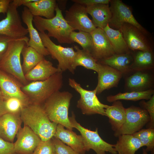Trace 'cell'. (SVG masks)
Returning a JSON list of instances; mask_svg holds the SVG:
<instances>
[{
    "instance_id": "6da1fadb",
    "label": "cell",
    "mask_w": 154,
    "mask_h": 154,
    "mask_svg": "<svg viewBox=\"0 0 154 154\" xmlns=\"http://www.w3.org/2000/svg\"><path fill=\"white\" fill-rule=\"evenodd\" d=\"M20 116L24 125L30 127L42 141L54 137L58 124L50 120L42 105L30 104L22 109Z\"/></svg>"
},
{
    "instance_id": "7a4b0ae2",
    "label": "cell",
    "mask_w": 154,
    "mask_h": 154,
    "mask_svg": "<svg viewBox=\"0 0 154 154\" xmlns=\"http://www.w3.org/2000/svg\"><path fill=\"white\" fill-rule=\"evenodd\" d=\"M55 12V16L51 19L34 17L33 22L34 25L40 32L47 31V34L49 37L56 38L60 43H73L70 38V35L75 30L67 23L58 4Z\"/></svg>"
},
{
    "instance_id": "3957f363",
    "label": "cell",
    "mask_w": 154,
    "mask_h": 154,
    "mask_svg": "<svg viewBox=\"0 0 154 154\" xmlns=\"http://www.w3.org/2000/svg\"><path fill=\"white\" fill-rule=\"evenodd\" d=\"M63 84L62 72H58L46 80L30 82L21 89L31 104L42 105L52 95L60 91Z\"/></svg>"
},
{
    "instance_id": "277c9868",
    "label": "cell",
    "mask_w": 154,
    "mask_h": 154,
    "mask_svg": "<svg viewBox=\"0 0 154 154\" xmlns=\"http://www.w3.org/2000/svg\"><path fill=\"white\" fill-rule=\"evenodd\" d=\"M72 94L67 91L55 93L42 105L50 120L72 130L73 127L68 116V110Z\"/></svg>"
},
{
    "instance_id": "5b68a950",
    "label": "cell",
    "mask_w": 154,
    "mask_h": 154,
    "mask_svg": "<svg viewBox=\"0 0 154 154\" xmlns=\"http://www.w3.org/2000/svg\"><path fill=\"white\" fill-rule=\"evenodd\" d=\"M29 38L26 36L11 41L7 50L0 61V69L13 76L23 85L29 82L25 78L21 61V55Z\"/></svg>"
},
{
    "instance_id": "8992f818",
    "label": "cell",
    "mask_w": 154,
    "mask_h": 154,
    "mask_svg": "<svg viewBox=\"0 0 154 154\" xmlns=\"http://www.w3.org/2000/svg\"><path fill=\"white\" fill-rule=\"evenodd\" d=\"M40 36L44 47L52 59L57 60V68L60 72L68 70L74 72V64L76 52L73 47H64L54 43L45 32H40Z\"/></svg>"
},
{
    "instance_id": "52a82bcc",
    "label": "cell",
    "mask_w": 154,
    "mask_h": 154,
    "mask_svg": "<svg viewBox=\"0 0 154 154\" xmlns=\"http://www.w3.org/2000/svg\"><path fill=\"white\" fill-rule=\"evenodd\" d=\"M68 82L69 86L80 95V98L77 102V107L81 110L83 114H98L106 116L105 110L109 106L100 101L96 96L95 88L92 90H86L72 78H69Z\"/></svg>"
},
{
    "instance_id": "ba28073f",
    "label": "cell",
    "mask_w": 154,
    "mask_h": 154,
    "mask_svg": "<svg viewBox=\"0 0 154 154\" xmlns=\"http://www.w3.org/2000/svg\"><path fill=\"white\" fill-rule=\"evenodd\" d=\"M75 117L74 114L72 112L71 116L69 117L70 121L73 128L77 129L81 134L84 140L86 151L92 149L96 154H106V152L111 154H117L114 145L106 142L100 136L98 128L95 131L86 128L77 121Z\"/></svg>"
},
{
    "instance_id": "9c48e42d",
    "label": "cell",
    "mask_w": 154,
    "mask_h": 154,
    "mask_svg": "<svg viewBox=\"0 0 154 154\" xmlns=\"http://www.w3.org/2000/svg\"><path fill=\"white\" fill-rule=\"evenodd\" d=\"M119 29L131 51H153L154 43L150 34H146L134 26L128 23L123 24Z\"/></svg>"
},
{
    "instance_id": "30bf717a",
    "label": "cell",
    "mask_w": 154,
    "mask_h": 154,
    "mask_svg": "<svg viewBox=\"0 0 154 154\" xmlns=\"http://www.w3.org/2000/svg\"><path fill=\"white\" fill-rule=\"evenodd\" d=\"M109 4L112 15L108 25L111 28L119 29L123 24L128 23L134 26L146 34H150L137 22L130 8L122 1L110 0Z\"/></svg>"
},
{
    "instance_id": "8fae6325",
    "label": "cell",
    "mask_w": 154,
    "mask_h": 154,
    "mask_svg": "<svg viewBox=\"0 0 154 154\" xmlns=\"http://www.w3.org/2000/svg\"><path fill=\"white\" fill-rule=\"evenodd\" d=\"M125 121L120 129L115 132L116 137L123 134L132 135L141 129L150 121V117L144 109L132 106L126 108Z\"/></svg>"
},
{
    "instance_id": "7c38bea8",
    "label": "cell",
    "mask_w": 154,
    "mask_h": 154,
    "mask_svg": "<svg viewBox=\"0 0 154 154\" xmlns=\"http://www.w3.org/2000/svg\"><path fill=\"white\" fill-rule=\"evenodd\" d=\"M12 2L6 17L0 21V34L14 38H22L28 33V30L23 25L17 7Z\"/></svg>"
},
{
    "instance_id": "4fadbf2b",
    "label": "cell",
    "mask_w": 154,
    "mask_h": 154,
    "mask_svg": "<svg viewBox=\"0 0 154 154\" xmlns=\"http://www.w3.org/2000/svg\"><path fill=\"white\" fill-rule=\"evenodd\" d=\"M64 18L75 30L90 33L96 28L88 17L86 6L82 4L74 3L66 11Z\"/></svg>"
},
{
    "instance_id": "5bb4252c",
    "label": "cell",
    "mask_w": 154,
    "mask_h": 154,
    "mask_svg": "<svg viewBox=\"0 0 154 154\" xmlns=\"http://www.w3.org/2000/svg\"><path fill=\"white\" fill-rule=\"evenodd\" d=\"M23 86L13 76L0 69V88L3 99L15 98L26 106L30 104L28 97L21 90Z\"/></svg>"
},
{
    "instance_id": "9a60e30c",
    "label": "cell",
    "mask_w": 154,
    "mask_h": 154,
    "mask_svg": "<svg viewBox=\"0 0 154 154\" xmlns=\"http://www.w3.org/2000/svg\"><path fill=\"white\" fill-rule=\"evenodd\" d=\"M17 139L14 143L17 154H33L41 140L30 127L24 125L17 135Z\"/></svg>"
},
{
    "instance_id": "2e32d148",
    "label": "cell",
    "mask_w": 154,
    "mask_h": 154,
    "mask_svg": "<svg viewBox=\"0 0 154 154\" xmlns=\"http://www.w3.org/2000/svg\"><path fill=\"white\" fill-rule=\"evenodd\" d=\"M90 34L93 42L91 54L98 62L115 54L103 30L96 28Z\"/></svg>"
},
{
    "instance_id": "e0dca14e",
    "label": "cell",
    "mask_w": 154,
    "mask_h": 154,
    "mask_svg": "<svg viewBox=\"0 0 154 154\" xmlns=\"http://www.w3.org/2000/svg\"><path fill=\"white\" fill-rule=\"evenodd\" d=\"M21 114L6 113L0 117V137L6 141L13 143L21 127Z\"/></svg>"
},
{
    "instance_id": "ac0fdd59",
    "label": "cell",
    "mask_w": 154,
    "mask_h": 154,
    "mask_svg": "<svg viewBox=\"0 0 154 154\" xmlns=\"http://www.w3.org/2000/svg\"><path fill=\"white\" fill-rule=\"evenodd\" d=\"M97 73L98 82L95 88L97 94H100L105 90L116 87L123 75L118 70L102 64Z\"/></svg>"
},
{
    "instance_id": "d6986e66",
    "label": "cell",
    "mask_w": 154,
    "mask_h": 154,
    "mask_svg": "<svg viewBox=\"0 0 154 154\" xmlns=\"http://www.w3.org/2000/svg\"><path fill=\"white\" fill-rule=\"evenodd\" d=\"M33 17L28 9L24 6L22 11L21 17L23 22L27 26L29 35L30 38L27 45L44 56L48 55L50 54L43 45L39 33L33 26Z\"/></svg>"
},
{
    "instance_id": "ffe728a7",
    "label": "cell",
    "mask_w": 154,
    "mask_h": 154,
    "mask_svg": "<svg viewBox=\"0 0 154 154\" xmlns=\"http://www.w3.org/2000/svg\"><path fill=\"white\" fill-rule=\"evenodd\" d=\"M54 137L60 140L76 151L85 154L84 140L81 135H78L72 130L65 129L62 125L58 124Z\"/></svg>"
},
{
    "instance_id": "44dd1931",
    "label": "cell",
    "mask_w": 154,
    "mask_h": 154,
    "mask_svg": "<svg viewBox=\"0 0 154 154\" xmlns=\"http://www.w3.org/2000/svg\"><path fill=\"white\" fill-rule=\"evenodd\" d=\"M59 71L51 62L45 58L25 75L29 82L46 80Z\"/></svg>"
},
{
    "instance_id": "7402d4cb",
    "label": "cell",
    "mask_w": 154,
    "mask_h": 154,
    "mask_svg": "<svg viewBox=\"0 0 154 154\" xmlns=\"http://www.w3.org/2000/svg\"><path fill=\"white\" fill-rule=\"evenodd\" d=\"M57 4L55 0H36L23 6L28 9L34 17H43L50 19L55 16Z\"/></svg>"
},
{
    "instance_id": "603a6c76",
    "label": "cell",
    "mask_w": 154,
    "mask_h": 154,
    "mask_svg": "<svg viewBox=\"0 0 154 154\" xmlns=\"http://www.w3.org/2000/svg\"><path fill=\"white\" fill-rule=\"evenodd\" d=\"M133 60V52L130 50L124 54H115L98 62L108 65L123 74L131 71V68Z\"/></svg>"
},
{
    "instance_id": "cb8c5ba5",
    "label": "cell",
    "mask_w": 154,
    "mask_h": 154,
    "mask_svg": "<svg viewBox=\"0 0 154 154\" xmlns=\"http://www.w3.org/2000/svg\"><path fill=\"white\" fill-rule=\"evenodd\" d=\"M87 12L92 18L96 28L103 30L108 24L111 17L109 4H98L86 6Z\"/></svg>"
},
{
    "instance_id": "d4e9b609",
    "label": "cell",
    "mask_w": 154,
    "mask_h": 154,
    "mask_svg": "<svg viewBox=\"0 0 154 154\" xmlns=\"http://www.w3.org/2000/svg\"><path fill=\"white\" fill-rule=\"evenodd\" d=\"M126 108L121 102L117 100L105 110L106 116L109 119L112 128L115 132L118 131L124 123L126 118Z\"/></svg>"
},
{
    "instance_id": "484cf974",
    "label": "cell",
    "mask_w": 154,
    "mask_h": 154,
    "mask_svg": "<svg viewBox=\"0 0 154 154\" xmlns=\"http://www.w3.org/2000/svg\"><path fill=\"white\" fill-rule=\"evenodd\" d=\"M118 137L114 147L118 154H135L143 146L139 140L132 135H122Z\"/></svg>"
},
{
    "instance_id": "4316f807",
    "label": "cell",
    "mask_w": 154,
    "mask_h": 154,
    "mask_svg": "<svg viewBox=\"0 0 154 154\" xmlns=\"http://www.w3.org/2000/svg\"><path fill=\"white\" fill-rule=\"evenodd\" d=\"M151 84V78L148 73L137 71L127 78L125 86L130 92L141 91L149 90L147 88Z\"/></svg>"
},
{
    "instance_id": "83f0119b",
    "label": "cell",
    "mask_w": 154,
    "mask_h": 154,
    "mask_svg": "<svg viewBox=\"0 0 154 154\" xmlns=\"http://www.w3.org/2000/svg\"><path fill=\"white\" fill-rule=\"evenodd\" d=\"M132 52L133 60L131 70L143 71L153 68L154 64L153 51L136 50Z\"/></svg>"
},
{
    "instance_id": "f1b7e54d",
    "label": "cell",
    "mask_w": 154,
    "mask_h": 154,
    "mask_svg": "<svg viewBox=\"0 0 154 154\" xmlns=\"http://www.w3.org/2000/svg\"><path fill=\"white\" fill-rule=\"evenodd\" d=\"M103 30L115 54H124L130 51L127 45L122 33L120 29L116 30L113 29L109 26L108 24Z\"/></svg>"
},
{
    "instance_id": "f546056e",
    "label": "cell",
    "mask_w": 154,
    "mask_h": 154,
    "mask_svg": "<svg viewBox=\"0 0 154 154\" xmlns=\"http://www.w3.org/2000/svg\"><path fill=\"white\" fill-rule=\"evenodd\" d=\"M74 47L76 52L73 66L74 69L75 70L77 67L81 66L97 72L101 64L93 57L90 53L80 49L78 46L74 45Z\"/></svg>"
},
{
    "instance_id": "4dcf8cb0",
    "label": "cell",
    "mask_w": 154,
    "mask_h": 154,
    "mask_svg": "<svg viewBox=\"0 0 154 154\" xmlns=\"http://www.w3.org/2000/svg\"><path fill=\"white\" fill-rule=\"evenodd\" d=\"M21 54L23 58L22 68L24 75L44 58V56L27 44L23 48Z\"/></svg>"
},
{
    "instance_id": "1f68e13d",
    "label": "cell",
    "mask_w": 154,
    "mask_h": 154,
    "mask_svg": "<svg viewBox=\"0 0 154 154\" xmlns=\"http://www.w3.org/2000/svg\"><path fill=\"white\" fill-rule=\"evenodd\" d=\"M153 94L154 90L150 89L141 91L120 92L115 95L108 96L106 99L109 102H113L120 100L137 101L141 100H149Z\"/></svg>"
},
{
    "instance_id": "d6a6232c",
    "label": "cell",
    "mask_w": 154,
    "mask_h": 154,
    "mask_svg": "<svg viewBox=\"0 0 154 154\" xmlns=\"http://www.w3.org/2000/svg\"><path fill=\"white\" fill-rule=\"evenodd\" d=\"M70 38L73 42L77 43L81 46L83 50L91 54L93 42L90 33L82 31L76 32L74 31L71 33Z\"/></svg>"
},
{
    "instance_id": "836d02e7",
    "label": "cell",
    "mask_w": 154,
    "mask_h": 154,
    "mask_svg": "<svg viewBox=\"0 0 154 154\" xmlns=\"http://www.w3.org/2000/svg\"><path fill=\"white\" fill-rule=\"evenodd\" d=\"M132 135L138 138L143 146L146 147L145 150L154 154V128H149L141 129Z\"/></svg>"
},
{
    "instance_id": "e575fe53",
    "label": "cell",
    "mask_w": 154,
    "mask_h": 154,
    "mask_svg": "<svg viewBox=\"0 0 154 154\" xmlns=\"http://www.w3.org/2000/svg\"><path fill=\"white\" fill-rule=\"evenodd\" d=\"M4 100L7 113L21 114L22 109L26 106L17 98H10Z\"/></svg>"
},
{
    "instance_id": "d590c367",
    "label": "cell",
    "mask_w": 154,
    "mask_h": 154,
    "mask_svg": "<svg viewBox=\"0 0 154 154\" xmlns=\"http://www.w3.org/2000/svg\"><path fill=\"white\" fill-rule=\"evenodd\" d=\"M33 154H57L52 138L46 141L41 140Z\"/></svg>"
},
{
    "instance_id": "8d00e7d4",
    "label": "cell",
    "mask_w": 154,
    "mask_h": 154,
    "mask_svg": "<svg viewBox=\"0 0 154 154\" xmlns=\"http://www.w3.org/2000/svg\"><path fill=\"white\" fill-rule=\"evenodd\" d=\"M52 139L57 154H82L76 151L59 139L54 137Z\"/></svg>"
},
{
    "instance_id": "74e56055",
    "label": "cell",
    "mask_w": 154,
    "mask_h": 154,
    "mask_svg": "<svg viewBox=\"0 0 154 154\" xmlns=\"http://www.w3.org/2000/svg\"><path fill=\"white\" fill-rule=\"evenodd\" d=\"M140 104L147 112L150 117L149 128L154 127V94L147 102L143 101Z\"/></svg>"
},
{
    "instance_id": "f35d334b",
    "label": "cell",
    "mask_w": 154,
    "mask_h": 154,
    "mask_svg": "<svg viewBox=\"0 0 154 154\" xmlns=\"http://www.w3.org/2000/svg\"><path fill=\"white\" fill-rule=\"evenodd\" d=\"M0 154H17L14 143L6 141L0 137Z\"/></svg>"
},
{
    "instance_id": "ab89813d",
    "label": "cell",
    "mask_w": 154,
    "mask_h": 154,
    "mask_svg": "<svg viewBox=\"0 0 154 154\" xmlns=\"http://www.w3.org/2000/svg\"><path fill=\"white\" fill-rule=\"evenodd\" d=\"M16 39L17 38H13L0 34V61L7 50L9 42Z\"/></svg>"
},
{
    "instance_id": "60d3db41",
    "label": "cell",
    "mask_w": 154,
    "mask_h": 154,
    "mask_svg": "<svg viewBox=\"0 0 154 154\" xmlns=\"http://www.w3.org/2000/svg\"><path fill=\"white\" fill-rule=\"evenodd\" d=\"M71 1L87 6L98 4H109L110 0H72Z\"/></svg>"
},
{
    "instance_id": "b9f144b4",
    "label": "cell",
    "mask_w": 154,
    "mask_h": 154,
    "mask_svg": "<svg viewBox=\"0 0 154 154\" xmlns=\"http://www.w3.org/2000/svg\"><path fill=\"white\" fill-rule=\"evenodd\" d=\"M12 1L11 0H0V13H6Z\"/></svg>"
},
{
    "instance_id": "7bdbcfd3",
    "label": "cell",
    "mask_w": 154,
    "mask_h": 154,
    "mask_svg": "<svg viewBox=\"0 0 154 154\" xmlns=\"http://www.w3.org/2000/svg\"><path fill=\"white\" fill-rule=\"evenodd\" d=\"M36 0H13L12 2V3L16 6L18 8L21 5L34 1Z\"/></svg>"
},
{
    "instance_id": "ee69618b",
    "label": "cell",
    "mask_w": 154,
    "mask_h": 154,
    "mask_svg": "<svg viewBox=\"0 0 154 154\" xmlns=\"http://www.w3.org/2000/svg\"><path fill=\"white\" fill-rule=\"evenodd\" d=\"M6 113H7L5 107L4 100L3 98H0V117Z\"/></svg>"
},
{
    "instance_id": "f6af8a7d",
    "label": "cell",
    "mask_w": 154,
    "mask_h": 154,
    "mask_svg": "<svg viewBox=\"0 0 154 154\" xmlns=\"http://www.w3.org/2000/svg\"><path fill=\"white\" fill-rule=\"evenodd\" d=\"M142 154H148L147 152L146 151L145 149H143Z\"/></svg>"
},
{
    "instance_id": "bcb514c9",
    "label": "cell",
    "mask_w": 154,
    "mask_h": 154,
    "mask_svg": "<svg viewBox=\"0 0 154 154\" xmlns=\"http://www.w3.org/2000/svg\"><path fill=\"white\" fill-rule=\"evenodd\" d=\"M0 98H3L2 94V92H1L0 88Z\"/></svg>"
}]
</instances>
